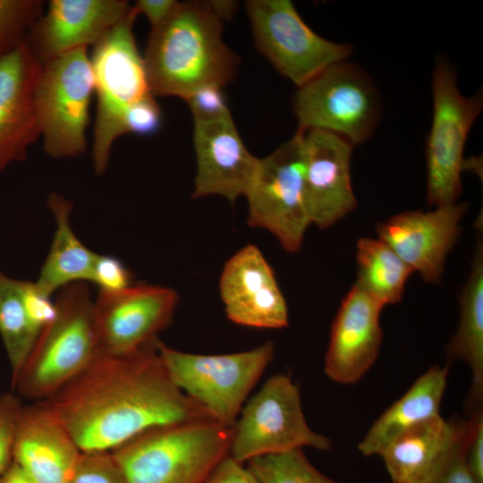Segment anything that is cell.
I'll use <instances>...</instances> for the list:
<instances>
[{
	"label": "cell",
	"instance_id": "6da1fadb",
	"mask_svg": "<svg viewBox=\"0 0 483 483\" xmlns=\"http://www.w3.org/2000/svg\"><path fill=\"white\" fill-rule=\"evenodd\" d=\"M157 339L131 353L98 351L77 376L39 401L81 452H112L157 427L212 419L173 383Z\"/></svg>",
	"mask_w": 483,
	"mask_h": 483
},
{
	"label": "cell",
	"instance_id": "7a4b0ae2",
	"mask_svg": "<svg viewBox=\"0 0 483 483\" xmlns=\"http://www.w3.org/2000/svg\"><path fill=\"white\" fill-rule=\"evenodd\" d=\"M143 60L154 97L184 100L201 87L229 83L239 64L223 41L222 21L205 2H179L162 24L151 29Z\"/></svg>",
	"mask_w": 483,
	"mask_h": 483
},
{
	"label": "cell",
	"instance_id": "3957f363",
	"mask_svg": "<svg viewBox=\"0 0 483 483\" xmlns=\"http://www.w3.org/2000/svg\"><path fill=\"white\" fill-rule=\"evenodd\" d=\"M233 427L199 419L149 429L112 451L128 483H204L229 454Z\"/></svg>",
	"mask_w": 483,
	"mask_h": 483
},
{
	"label": "cell",
	"instance_id": "277c9868",
	"mask_svg": "<svg viewBox=\"0 0 483 483\" xmlns=\"http://www.w3.org/2000/svg\"><path fill=\"white\" fill-rule=\"evenodd\" d=\"M55 314L41 330L28 359L12 382L20 397L43 401L77 376L99 351L94 300L87 283L57 292Z\"/></svg>",
	"mask_w": 483,
	"mask_h": 483
},
{
	"label": "cell",
	"instance_id": "5b68a950",
	"mask_svg": "<svg viewBox=\"0 0 483 483\" xmlns=\"http://www.w3.org/2000/svg\"><path fill=\"white\" fill-rule=\"evenodd\" d=\"M138 15L132 5L128 15L93 47L90 57L97 95L91 155L98 175L108 166L114 143L126 133L128 112L153 96L133 33Z\"/></svg>",
	"mask_w": 483,
	"mask_h": 483
},
{
	"label": "cell",
	"instance_id": "8992f818",
	"mask_svg": "<svg viewBox=\"0 0 483 483\" xmlns=\"http://www.w3.org/2000/svg\"><path fill=\"white\" fill-rule=\"evenodd\" d=\"M156 346L173 383L212 419L227 427H233L243 402L274 357L272 342L218 355L180 352L158 339Z\"/></svg>",
	"mask_w": 483,
	"mask_h": 483
},
{
	"label": "cell",
	"instance_id": "52a82bcc",
	"mask_svg": "<svg viewBox=\"0 0 483 483\" xmlns=\"http://www.w3.org/2000/svg\"><path fill=\"white\" fill-rule=\"evenodd\" d=\"M94 77L88 48L42 64L35 106L45 153L69 158L87 150L86 131Z\"/></svg>",
	"mask_w": 483,
	"mask_h": 483
},
{
	"label": "cell",
	"instance_id": "ba28073f",
	"mask_svg": "<svg viewBox=\"0 0 483 483\" xmlns=\"http://www.w3.org/2000/svg\"><path fill=\"white\" fill-rule=\"evenodd\" d=\"M433 116L427 140V199L431 206L456 203L468 134L483 108L482 95L461 94L456 71L445 56L432 72Z\"/></svg>",
	"mask_w": 483,
	"mask_h": 483
},
{
	"label": "cell",
	"instance_id": "9c48e42d",
	"mask_svg": "<svg viewBox=\"0 0 483 483\" xmlns=\"http://www.w3.org/2000/svg\"><path fill=\"white\" fill-rule=\"evenodd\" d=\"M380 106L372 79L346 61L326 68L299 87L293 100L298 130L327 131L352 146L372 136L379 122Z\"/></svg>",
	"mask_w": 483,
	"mask_h": 483
},
{
	"label": "cell",
	"instance_id": "30bf717a",
	"mask_svg": "<svg viewBox=\"0 0 483 483\" xmlns=\"http://www.w3.org/2000/svg\"><path fill=\"white\" fill-rule=\"evenodd\" d=\"M241 411L229 448V455L237 462L304 446L332 448L328 437L309 427L299 388L287 375L267 379Z\"/></svg>",
	"mask_w": 483,
	"mask_h": 483
},
{
	"label": "cell",
	"instance_id": "8fae6325",
	"mask_svg": "<svg viewBox=\"0 0 483 483\" xmlns=\"http://www.w3.org/2000/svg\"><path fill=\"white\" fill-rule=\"evenodd\" d=\"M245 6L258 48L298 88L352 55L351 44L313 31L289 0H250Z\"/></svg>",
	"mask_w": 483,
	"mask_h": 483
},
{
	"label": "cell",
	"instance_id": "7c38bea8",
	"mask_svg": "<svg viewBox=\"0 0 483 483\" xmlns=\"http://www.w3.org/2000/svg\"><path fill=\"white\" fill-rule=\"evenodd\" d=\"M302 131L274 152L258 158L248 200V224L273 233L283 248L297 252L311 225L303 184Z\"/></svg>",
	"mask_w": 483,
	"mask_h": 483
},
{
	"label": "cell",
	"instance_id": "4fadbf2b",
	"mask_svg": "<svg viewBox=\"0 0 483 483\" xmlns=\"http://www.w3.org/2000/svg\"><path fill=\"white\" fill-rule=\"evenodd\" d=\"M178 302L169 287L132 284L119 291L99 290L94 300V319L101 352H136L168 326Z\"/></svg>",
	"mask_w": 483,
	"mask_h": 483
},
{
	"label": "cell",
	"instance_id": "5bb4252c",
	"mask_svg": "<svg viewBox=\"0 0 483 483\" xmlns=\"http://www.w3.org/2000/svg\"><path fill=\"white\" fill-rule=\"evenodd\" d=\"M353 146L319 129L302 131L303 184L311 224L328 228L357 207L351 178Z\"/></svg>",
	"mask_w": 483,
	"mask_h": 483
},
{
	"label": "cell",
	"instance_id": "9a60e30c",
	"mask_svg": "<svg viewBox=\"0 0 483 483\" xmlns=\"http://www.w3.org/2000/svg\"><path fill=\"white\" fill-rule=\"evenodd\" d=\"M467 204L436 207L433 211H404L377 226L386 242L413 271L428 283L438 284L446 258L458 241L460 221Z\"/></svg>",
	"mask_w": 483,
	"mask_h": 483
},
{
	"label": "cell",
	"instance_id": "2e32d148",
	"mask_svg": "<svg viewBox=\"0 0 483 483\" xmlns=\"http://www.w3.org/2000/svg\"><path fill=\"white\" fill-rule=\"evenodd\" d=\"M124 0H51L25 40L44 64L69 52L97 45L130 13Z\"/></svg>",
	"mask_w": 483,
	"mask_h": 483
},
{
	"label": "cell",
	"instance_id": "e0dca14e",
	"mask_svg": "<svg viewBox=\"0 0 483 483\" xmlns=\"http://www.w3.org/2000/svg\"><path fill=\"white\" fill-rule=\"evenodd\" d=\"M219 291L226 316L233 323L267 329L288 326L285 299L258 247L248 244L228 259Z\"/></svg>",
	"mask_w": 483,
	"mask_h": 483
},
{
	"label": "cell",
	"instance_id": "ac0fdd59",
	"mask_svg": "<svg viewBox=\"0 0 483 483\" xmlns=\"http://www.w3.org/2000/svg\"><path fill=\"white\" fill-rule=\"evenodd\" d=\"M383 308L356 283L344 296L331 326L325 356V372L332 381L356 383L373 366L383 338Z\"/></svg>",
	"mask_w": 483,
	"mask_h": 483
},
{
	"label": "cell",
	"instance_id": "d6986e66",
	"mask_svg": "<svg viewBox=\"0 0 483 483\" xmlns=\"http://www.w3.org/2000/svg\"><path fill=\"white\" fill-rule=\"evenodd\" d=\"M197 173L192 198L220 195L234 202L245 195L258 158L244 145L232 116L195 122Z\"/></svg>",
	"mask_w": 483,
	"mask_h": 483
},
{
	"label": "cell",
	"instance_id": "ffe728a7",
	"mask_svg": "<svg viewBox=\"0 0 483 483\" xmlns=\"http://www.w3.org/2000/svg\"><path fill=\"white\" fill-rule=\"evenodd\" d=\"M42 64L23 44L0 60V174L39 137L35 87Z\"/></svg>",
	"mask_w": 483,
	"mask_h": 483
},
{
	"label": "cell",
	"instance_id": "44dd1931",
	"mask_svg": "<svg viewBox=\"0 0 483 483\" xmlns=\"http://www.w3.org/2000/svg\"><path fill=\"white\" fill-rule=\"evenodd\" d=\"M81 453L64 424L42 402L22 406L13 461L36 483H70Z\"/></svg>",
	"mask_w": 483,
	"mask_h": 483
},
{
	"label": "cell",
	"instance_id": "7402d4cb",
	"mask_svg": "<svg viewBox=\"0 0 483 483\" xmlns=\"http://www.w3.org/2000/svg\"><path fill=\"white\" fill-rule=\"evenodd\" d=\"M459 423L440 414L401 433L380 453L393 483H425L448 454Z\"/></svg>",
	"mask_w": 483,
	"mask_h": 483
},
{
	"label": "cell",
	"instance_id": "603a6c76",
	"mask_svg": "<svg viewBox=\"0 0 483 483\" xmlns=\"http://www.w3.org/2000/svg\"><path fill=\"white\" fill-rule=\"evenodd\" d=\"M47 205L55 223L50 250L34 282L38 291L50 297L74 283L91 282L98 254L89 250L77 237L71 224L72 203L53 191Z\"/></svg>",
	"mask_w": 483,
	"mask_h": 483
},
{
	"label": "cell",
	"instance_id": "cb8c5ba5",
	"mask_svg": "<svg viewBox=\"0 0 483 483\" xmlns=\"http://www.w3.org/2000/svg\"><path fill=\"white\" fill-rule=\"evenodd\" d=\"M448 376V367L432 366L405 394L386 409L358 444L364 456L380 455L403 431L439 414Z\"/></svg>",
	"mask_w": 483,
	"mask_h": 483
},
{
	"label": "cell",
	"instance_id": "d4e9b609",
	"mask_svg": "<svg viewBox=\"0 0 483 483\" xmlns=\"http://www.w3.org/2000/svg\"><path fill=\"white\" fill-rule=\"evenodd\" d=\"M460 322L448 355L465 362L471 372L470 402L483 397V247L478 242L471 270L460 299Z\"/></svg>",
	"mask_w": 483,
	"mask_h": 483
},
{
	"label": "cell",
	"instance_id": "484cf974",
	"mask_svg": "<svg viewBox=\"0 0 483 483\" xmlns=\"http://www.w3.org/2000/svg\"><path fill=\"white\" fill-rule=\"evenodd\" d=\"M356 284L381 306L402 300L405 283L412 270L380 239L360 238L357 242Z\"/></svg>",
	"mask_w": 483,
	"mask_h": 483
},
{
	"label": "cell",
	"instance_id": "4316f807",
	"mask_svg": "<svg viewBox=\"0 0 483 483\" xmlns=\"http://www.w3.org/2000/svg\"><path fill=\"white\" fill-rule=\"evenodd\" d=\"M39 334L26 311L21 280L0 271V336L11 368L12 382L23 367Z\"/></svg>",
	"mask_w": 483,
	"mask_h": 483
},
{
	"label": "cell",
	"instance_id": "83f0119b",
	"mask_svg": "<svg viewBox=\"0 0 483 483\" xmlns=\"http://www.w3.org/2000/svg\"><path fill=\"white\" fill-rule=\"evenodd\" d=\"M248 462L259 483H337L313 466L301 449L260 455Z\"/></svg>",
	"mask_w": 483,
	"mask_h": 483
},
{
	"label": "cell",
	"instance_id": "f1b7e54d",
	"mask_svg": "<svg viewBox=\"0 0 483 483\" xmlns=\"http://www.w3.org/2000/svg\"><path fill=\"white\" fill-rule=\"evenodd\" d=\"M43 6L40 0H0V60L25 44Z\"/></svg>",
	"mask_w": 483,
	"mask_h": 483
},
{
	"label": "cell",
	"instance_id": "f546056e",
	"mask_svg": "<svg viewBox=\"0 0 483 483\" xmlns=\"http://www.w3.org/2000/svg\"><path fill=\"white\" fill-rule=\"evenodd\" d=\"M70 483H128L111 452H82Z\"/></svg>",
	"mask_w": 483,
	"mask_h": 483
},
{
	"label": "cell",
	"instance_id": "4dcf8cb0",
	"mask_svg": "<svg viewBox=\"0 0 483 483\" xmlns=\"http://www.w3.org/2000/svg\"><path fill=\"white\" fill-rule=\"evenodd\" d=\"M469 420L459 422L456 438L445 459L425 483H475L465 462Z\"/></svg>",
	"mask_w": 483,
	"mask_h": 483
},
{
	"label": "cell",
	"instance_id": "1f68e13d",
	"mask_svg": "<svg viewBox=\"0 0 483 483\" xmlns=\"http://www.w3.org/2000/svg\"><path fill=\"white\" fill-rule=\"evenodd\" d=\"M22 406L14 392L0 395V477L13 460L14 436Z\"/></svg>",
	"mask_w": 483,
	"mask_h": 483
},
{
	"label": "cell",
	"instance_id": "d6a6232c",
	"mask_svg": "<svg viewBox=\"0 0 483 483\" xmlns=\"http://www.w3.org/2000/svg\"><path fill=\"white\" fill-rule=\"evenodd\" d=\"M217 86H204L192 92L188 103L195 122H208L231 116L225 97Z\"/></svg>",
	"mask_w": 483,
	"mask_h": 483
},
{
	"label": "cell",
	"instance_id": "836d02e7",
	"mask_svg": "<svg viewBox=\"0 0 483 483\" xmlns=\"http://www.w3.org/2000/svg\"><path fill=\"white\" fill-rule=\"evenodd\" d=\"M91 282L103 291H119L133 284L131 272L122 261L115 257L100 254L94 266Z\"/></svg>",
	"mask_w": 483,
	"mask_h": 483
},
{
	"label": "cell",
	"instance_id": "e575fe53",
	"mask_svg": "<svg viewBox=\"0 0 483 483\" xmlns=\"http://www.w3.org/2000/svg\"><path fill=\"white\" fill-rule=\"evenodd\" d=\"M465 462L473 481L483 483V415L481 409H478L469 419Z\"/></svg>",
	"mask_w": 483,
	"mask_h": 483
},
{
	"label": "cell",
	"instance_id": "d590c367",
	"mask_svg": "<svg viewBox=\"0 0 483 483\" xmlns=\"http://www.w3.org/2000/svg\"><path fill=\"white\" fill-rule=\"evenodd\" d=\"M161 123V110L151 96L136 104L125 117V131L140 135L155 132Z\"/></svg>",
	"mask_w": 483,
	"mask_h": 483
},
{
	"label": "cell",
	"instance_id": "8d00e7d4",
	"mask_svg": "<svg viewBox=\"0 0 483 483\" xmlns=\"http://www.w3.org/2000/svg\"><path fill=\"white\" fill-rule=\"evenodd\" d=\"M204 483H259L253 473L229 454L212 470Z\"/></svg>",
	"mask_w": 483,
	"mask_h": 483
},
{
	"label": "cell",
	"instance_id": "74e56055",
	"mask_svg": "<svg viewBox=\"0 0 483 483\" xmlns=\"http://www.w3.org/2000/svg\"><path fill=\"white\" fill-rule=\"evenodd\" d=\"M175 0H138L133 8L138 14L142 13L150 23L151 29L162 24L178 4Z\"/></svg>",
	"mask_w": 483,
	"mask_h": 483
},
{
	"label": "cell",
	"instance_id": "f35d334b",
	"mask_svg": "<svg viewBox=\"0 0 483 483\" xmlns=\"http://www.w3.org/2000/svg\"><path fill=\"white\" fill-rule=\"evenodd\" d=\"M209 11L221 21L233 17L238 3L231 0L205 1Z\"/></svg>",
	"mask_w": 483,
	"mask_h": 483
},
{
	"label": "cell",
	"instance_id": "ab89813d",
	"mask_svg": "<svg viewBox=\"0 0 483 483\" xmlns=\"http://www.w3.org/2000/svg\"><path fill=\"white\" fill-rule=\"evenodd\" d=\"M0 483H36L31 477L15 462L0 477Z\"/></svg>",
	"mask_w": 483,
	"mask_h": 483
}]
</instances>
